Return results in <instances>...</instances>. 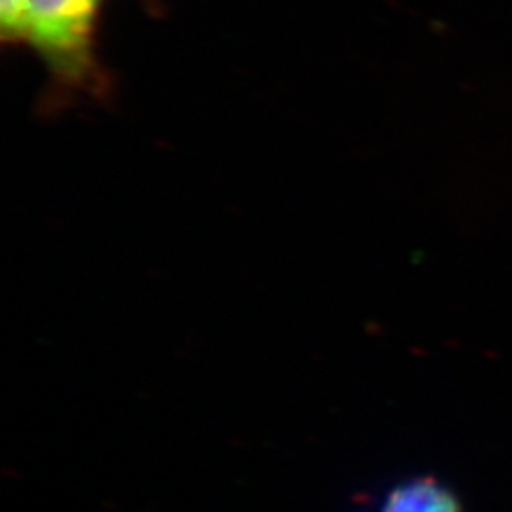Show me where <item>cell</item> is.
<instances>
[{
    "label": "cell",
    "mask_w": 512,
    "mask_h": 512,
    "mask_svg": "<svg viewBox=\"0 0 512 512\" xmlns=\"http://www.w3.org/2000/svg\"><path fill=\"white\" fill-rule=\"evenodd\" d=\"M23 8L25 0H0V29L4 42L18 44Z\"/></svg>",
    "instance_id": "cell-3"
},
{
    "label": "cell",
    "mask_w": 512,
    "mask_h": 512,
    "mask_svg": "<svg viewBox=\"0 0 512 512\" xmlns=\"http://www.w3.org/2000/svg\"><path fill=\"white\" fill-rule=\"evenodd\" d=\"M105 0H25L18 44L29 46L61 88H103L97 29Z\"/></svg>",
    "instance_id": "cell-1"
},
{
    "label": "cell",
    "mask_w": 512,
    "mask_h": 512,
    "mask_svg": "<svg viewBox=\"0 0 512 512\" xmlns=\"http://www.w3.org/2000/svg\"><path fill=\"white\" fill-rule=\"evenodd\" d=\"M380 512H463L456 494L431 476L406 480L385 495Z\"/></svg>",
    "instance_id": "cell-2"
}]
</instances>
